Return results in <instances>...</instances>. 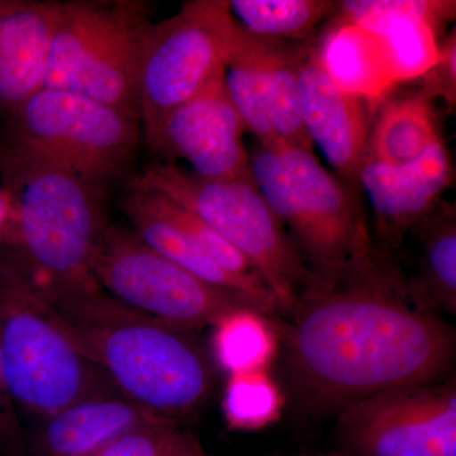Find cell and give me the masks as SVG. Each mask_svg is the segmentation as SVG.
Here are the masks:
<instances>
[{"instance_id":"cell-1","label":"cell","mask_w":456,"mask_h":456,"mask_svg":"<svg viewBox=\"0 0 456 456\" xmlns=\"http://www.w3.org/2000/svg\"><path fill=\"white\" fill-rule=\"evenodd\" d=\"M289 316L281 331L285 383L293 406L312 419L440 382L454 364V327L379 248L310 269Z\"/></svg>"},{"instance_id":"cell-2","label":"cell","mask_w":456,"mask_h":456,"mask_svg":"<svg viewBox=\"0 0 456 456\" xmlns=\"http://www.w3.org/2000/svg\"><path fill=\"white\" fill-rule=\"evenodd\" d=\"M36 287L84 355L150 415L179 426L211 403L218 364L191 330L134 311L98 284Z\"/></svg>"},{"instance_id":"cell-3","label":"cell","mask_w":456,"mask_h":456,"mask_svg":"<svg viewBox=\"0 0 456 456\" xmlns=\"http://www.w3.org/2000/svg\"><path fill=\"white\" fill-rule=\"evenodd\" d=\"M140 141L137 117L75 93L42 88L8 114L0 143L3 182L60 171L106 194L130 175Z\"/></svg>"},{"instance_id":"cell-4","label":"cell","mask_w":456,"mask_h":456,"mask_svg":"<svg viewBox=\"0 0 456 456\" xmlns=\"http://www.w3.org/2000/svg\"><path fill=\"white\" fill-rule=\"evenodd\" d=\"M0 367L14 407L44 417L121 395L74 344L28 275L0 257Z\"/></svg>"},{"instance_id":"cell-5","label":"cell","mask_w":456,"mask_h":456,"mask_svg":"<svg viewBox=\"0 0 456 456\" xmlns=\"http://www.w3.org/2000/svg\"><path fill=\"white\" fill-rule=\"evenodd\" d=\"M140 0L59 3L44 88L65 90L140 119L137 74L152 25Z\"/></svg>"},{"instance_id":"cell-6","label":"cell","mask_w":456,"mask_h":456,"mask_svg":"<svg viewBox=\"0 0 456 456\" xmlns=\"http://www.w3.org/2000/svg\"><path fill=\"white\" fill-rule=\"evenodd\" d=\"M255 185L278 216L310 269L371 253L377 245L353 187L310 150L281 143L250 158Z\"/></svg>"},{"instance_id":"cell-7","label":"cell","mask_w":456,"mask_h":456,"mask_svg":"<svg viewBox=\"0 0 456 456\" xmlns=\"http://www.w3.org/2000/svg\"><path fill=\"white\" fill-rule=\"evenodd\" d=\"M140 176L235 248L274 294L279 312L292 314L310 266L255 182L203 179L161 161Z\"/></svg>"},{"instance_id":"cell-8","label":"cell","mask_w":456,"mask_h":456,"mask_svg":"<svg viewBox=\"0 0 456 456\" xmlns=\"http://www.w3.org/2000/svg\"><path fill=\"white\" fill-rule=\"evenodd\" d=\"M17 200L16 261L42 288L97 284L90 273L99 236L107 226L104 194L60 171H33L5 180Z\"/></svg>"},{"instance_id":"cell-9","label":"cell","mask_w":456,"mask_h":456,"mask_svg":"<svg viewBox=\"0 0 456 456\" xmlns=\"http://www.w3.org/2000/svg\"><path fill=\"white\" fill-rule=\"evenodd\" d=\"M90 273L117 301L191 331L217 326L237 312L255 311L235 294L206 283L156 251L132 228L118 224H107L99 236Z\"/></svg>"},{"instance_id":"cell-10","label":"cell","mask_w":456,"mask_h":456,"mask_svg":"<svg viewBox=\"0 0 456 456\" xmlns=\"http://www.w3.org/2000/svg\"><path fill=\"white\" fill-rule=\"evenodd\" d=\"M235 23L226 0H191L174 16L152 23L137 74L142 131L196 97L224 70Z\"/></svg>"},{"instance_id":"cell-11","label":"cell","mask_w":456,"mask_h":456,"mask_svg":"<svg viewBox=\"0 0 456 456\" xmlns=\"http://www.w3.org/2000/svg\"><path fill=\"white\" fill-rule=\"evenodd\" d=\"M335 419L340 456H456L454 375L364 399Z\"/></svg>"},{"instance_id":"cell-12","label":"cell","mask_w":456,"mask_h":456,"mask_svg":"<svg viewBox=\"0 0 456 456\" xmlns=\"http://www.w3.org/2000/svg\"><path fill=\"white\" fill-rule=\"evenodd\" d=\"M245 131L224 70L200 94L143 131V141L161 163L175 164L182 159L200 178L254 182L250 156L242 142Z\"/></svg>"},{"instance_id":"cell-13","label":"cell","mask_w":456,"mask_h":456,"mask_svg":"<svg viewBox=\"0 0 456 456\" xmlns=\"http://www.w3.org/2000/svg\"><path fill=\"white\" fill-rule=\"evenodd\" d=\"M452 183V164L443 139L412 163L387 165L362 159L358 184L373 207L377 248L392 254L443 203Z\"/></svg>"},{"instance_id":"cell-14","label":"cell","mask_w":456,"mask_h":456,"mask_svg":"<svg viewBox=\"0 0 456 456\" xmlns=\"http://www.w3.org/2000/svg\"><path fill=\"white\" fill-rule=\"evenodd\" d=\"M122 208L132 230L164 256L206 283L235 294L269 320L279 312L274 294L261 279L237 277L218 265L170 217L163 194L140 175L128 180Z\"/></svg>"},{"instance_id":"cell-15","label":"cell","mask_w":456,"mask_h":456,"mask_svg":"<svg viewBox=\"0 0 456 456\" xmlns=\"http://www.w3.org/2000/svg\"><path fill=\"white\" fill-rule=\"evenodd\" d=\"M299 86L312 145L320 147L342 182L355 188L369 136L364 99L345 92L330 77L314 44L303 61Z\"/></svg>"},{"instance_id":"cell-16","label":"cell","mask_w":456,"mask_h":456,"mask_svg":"<svg viewBox=\"0 0 456 456\" xmlns=\"http://www.w3.org/2000/svg\"><path fill=\"white\" fill-rule=\"evenodd\" d=\"M57 2H28L0 17V112L11 114L44 88Z\"/></svg>"},{"instance_id":"cell-17","label":"cell","mask_w":456,"mask_h":456,"mask_svg":"<svg viewBox=\"0 0 456 456\" xmlns=\"http://www.w3.org/2000/svg\"><path fill=\"white\" fill-rule=\"evenodd\" d=\"M41 419L35 440L37 455L77 456L160 419L122 395H106L83 399Z\"/></svg>"},{"instance_id":"cell-18","label":"cell","mask_w":456,"mask_h":456,"mask_svg":"<svg viewBox=\"0 0 456 456\" xmlns=\"http://www.w3.org/2000/svg\"><path fill=\"white\" fill-rule=\"evenodd\" d=\"M314 47L330 77L350 94L375 101L395 86L383 40L373 32L334 18Z\"/></svg>"},{"instance_id":"cell-19","label":"cell","mask_w":456,"mask_h":456,"mask_svg":"<svg viewBox=\"0 0 456 456\" xmlns=\"http://www.w3.org/2000/svg\"><path fill=\"white\" fill-rule=\"evenodd\" d=\"M440 140L432 99L419 90L383 104L369 131L364 158L398 167L417 160Z\"/></svg>"},{"instance_id":"cell-20","label":"cell","mask_w":456,"mask_h":456,"mask_svg":"<svg viewBox=\"0 0 456 456\" xmlns=\"http://www.w3.org/2000/svg\"><path fill=\"white\" fill-rule=\"evenodd\" d=\"M224 80L246 130L259 140L261 147L275 149L281 145L270 118L261 40L245 31L237 20L224 61Z\"/></svg>"},{"instance_id":"cell-21","label":"cell","mask_w":456,"mask_h":456,"mask_svg":"<svg viewBox=\"0 0 456 456\" xmlns=\"http://www.w3.org/2000/svg\"><path fill=\"white\" fill-rule=\"evenodd\" d=\"M260 40L268 79L270 118L275 134L281 143L312 151L314 145L303 122L299 86L302 64L312 44Z\"/></svg>"},{"instance_id":"cell-22","label":"cell","mask_w":456,"mask_h":456,"mask_svg":"<svg viewBox=\"0 0 456 456\" xmlns=\"http://www.w3.org/2000/svg\"><path fill=\"white\" fill-rule=\"evenodd\" d=\"M422 250L419 290L437 312L456 314V209L443 202L415 228Z\"/></svg>"},{"instance_id":"cell-23","label":"cell","mask_w":456,"mask_h":456,"mask_svg":"<svg viewBox=\"0 0 456 456\" xmlns=\"http://www.w3.org/2000/svg\"><path fill=\"white\" fill-rule=\"evenodd\" d=\"M231 13L240 26L264 40L307 44L321 22L334 16L329 0H232Z\"/></svg>"},{"instance_id":"cell-24","label":"cell","mask_w":456,"mask_h":456,"mask_svg":"<svg viewBox=\"0 0 456 456\" xmlns=\"http://www.w3.org/2000/svg\"><path fill=\"white\" fill-rule=\"evenodd\" d=\"M278 330L255 311L231 314L215 326L216 362L228 373L269 369L278 353Z\"/></svg>"},{"instance_id":"cell-25","label":"cell","mask_w":456,"mask_h":456,"mask_svg":"<svg viewBox=\"0 0 456 456\" xmlns=\"http://www.w3.org/2000/svg\"><path fill=\"white\" fill-rule=\"evenodd\" d=\"M285 401L269 369L231 374L224 395L228 425L237 430H257L277 421Z\"/></svg>"},{"instance_id":"cell-26","label":"cell","mask_w":456,"mask_h":456,"mask_svg":"<svg viewBox=\"0 0 456 456\" xmlns=\"http://www.w3.org/2000/svg\"><path fill=\"white\" fill-rule=\"evenodd\" d=\"M440 31L426 20L404 18L375 35L383 40L395 84L421 77L439 57Z\"/></svg>"},{"instance_id":"cell-27","label":"cell","mask_w":456,"mask_h":456,"mask_svg":"<svg viewBox=\"0 0 456 456\" xmlns=\"http://www.w3.org/2000/svg\"><path fill=\"white\" fill-rule=\"evenodd\" d=\"M455 2L450 0H345L336 2L335 20L378 33L389 23L417 18L436 27L454 20Z\"/></svg>"},{"instance_id":"cell-28","label":"cell","mask_w":456,"mask_h":456,"mask_svg":"<svg viewBox=\"0 0 456 456\" xmlns=\"http://www.w3.org/2000/svg\"><path fill=\"white\" fill-rule=\"evenodd\" d=\"M176 428L173 422L156 419L77 456H163Z\"/></svg>"},{"instance_id":"cell-29","label":"cell","mask_w":456,"mask_h":456,"mask_svg":"<svg viewBox=\"0 0 456 456\" xmlns=\"http://www.w3.org/2000/svg\"><path fill=\"white\" fill-rule=\"evenodd\" d=\"M422 89L428 98L443 99L449 110L456 104V32L440 40L439 57L430 70L422 75Z\"/></svg>"},{"instance_id":"cell-30","label":"cell","mask_w":456,"mask_h":456,"mask_svg":"<svg viewBox=\"0 0 456 456\" xmlns=\"http://www.w3.org/2000/svg\"><path fill=\"white\" fill-rule=\"evenodd\" d=\"M18 246V207L13 194L0 187V248L16 250Z\"/></svg>"},{"instance_id":"cell-31","label":"cell","mask_w":456,"mask_h":456,"mask_svg":"<svg viewBox=\"0 0 456 456\" xmlns=\"http://www.w3.org/2000/svg\"><path fill=\"white\" fill-rule=\"evenodd\" d=\"M163 456H213L206 452L196 435L176 428L171 435Z\"/></svg>"},{"instance_id":"cell-32","label":"cell","mask_w":456,"mask_h":456,"mask_svg":"<svg viewBox=\"0 0 456 456\" xmlns=\"http://www.w3.org/2000/svg\"><path fill=\"white\" fill-rule=\"evenodd\" d=\"M16 428V416H14V404L9 397L0 367V437L13 434Z\"/></svg>"}]
</instances>
